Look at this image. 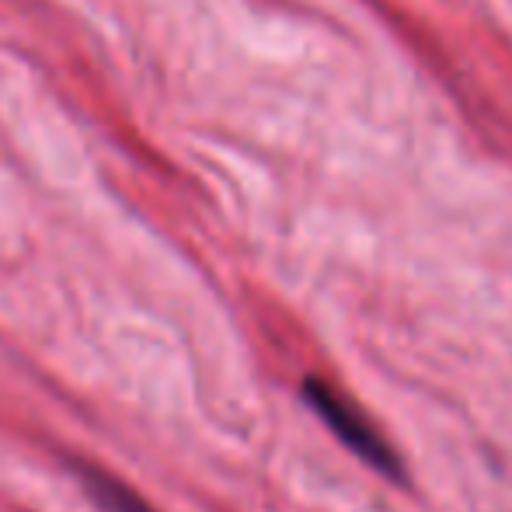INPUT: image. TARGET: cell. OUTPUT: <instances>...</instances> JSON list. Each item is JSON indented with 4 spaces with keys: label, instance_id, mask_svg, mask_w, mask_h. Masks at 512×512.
<instances>
[{
    "label": "cell",
    "instance_id": "cell-1",
    "mask_svg": "<svg viewBox=\"0 0 512 512\" xmlns=\"http://www.w3.org/2000/svg\"><path fill=\"white\" fill-rule=\"evenodd\" d=\"M304 394H307L310 408H314L317 415H321L324 422L331 425V432H335V436L342 439V443L349 446L356 457H363L370 467H377V471L398 478V474H401L398 453L387 446V439L380 436L377 429H373L370 418H366L363 411L352 405V401L345 398L342 391L328 387L324 380H307Z\"/></svg>",
    "mask_w": 512,
    "mask_h": 512
},
{
    "label": "cell",
    "instance_id": "cell-2",
    "mask_svg": "<svg viewBox=\"0 0 512 512\" xmlns=\"http://www.w3.org/2000/svg\"><path fill=\"white\" fill-rule=\"evenodd\" d=\"M77 478H81L88 499L102 512H154L133 488H126L115 474L102 471V467L77 464Z\"/></svg>",
    "mask_w": 512,
    "mask_h": 512
}]
</instances>
